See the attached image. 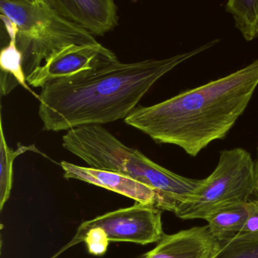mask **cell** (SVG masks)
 <instances>
[{
	"label": "cell",
	"mask_w": 258,
	"mask_h": 258,
	"mask_svg": "<svg viewBox=\"0 0 258 258\" xmlns=\"http://www.w3.org/2000/svg\"><path fill=\"white\" fill-rule=\"evenodd\" d=\"M258 232V199L250 201V212L248 220L239 234L257 233ZM238 234V235H239Z\"/></svg>",
	"instance_id": "cell-16"
},
{
	"label": "cell",
	"mask_w": 258,
	"mask_h": 258,
	"mask_svg": "<svg viewBox=\"0 0 258 258\" xmlns=\"http://www.w3.org/2000/svg\"><path fill=\"white\" fill-rule=\"evenodd\" d=\"M83 242H86L90 254L100 256L106 252L110 241L101 228L95 227L88 230L83 237Z\"/></svg>",
	"instance_id": "cell-15"
},
{
	"label": "cell",
	"mask_w": 258,
	"mask_h": 258,
	"mask_svg": "<svg viewBox=\"0 0 258 258\" xmlns=\"http://www.w3.org/2000/svg\"><path fill=\"white\" fill-rule=\"evenodd\" d=\"M95 227L101 228L110 242H132L142 245L159 242L165 235L162 227V210L135 203L131 207L108 212L83 222L61 252L83 242L88 230Z\"/></svg>",
	"instance_id": "cell-6"
},
{
	"label": "cell",
	"mask_w": 258,
	"mask_h": 258,
	"mask_svg": "<svg viewBox=\"0 0 258 258\" xmlns=\"http://www.w3.org/2000/svg\"><path fill=\"white\" fill-rule=\"evenodd\" d=\"M0 18L15 37L26 78L45 60L71 45L96 43L95 36L53 11L43 0H0Z\"/></svg>",
	"instance_id": "cell-4"
},
{
	"label": "cell",
	"mask_w": 258,
	"mask_h": 258,
	"mask_svg": "<svg viewBox=\"0 0 258 258\" xmlns=\"http://www.w3.org/2000/svg\"><path fill=\"white\" fill-rule=\"evenodd\" d=\"M220 247L221 242L206 225L165 235L154 249L141 258H212Z\"/></svg>",
	"instance_id": "cell-10"
},
{
	"label": "cell",
	"mask_w": 258,
	"mask_h": 258,
	"mask_svg": "<svg viewBox=\"0 0 258 258\" xmlns=\"http://www.w3.org/2000/svg\"><path fill=\"white\" fill-rule=\"evenodd\" d=\"M60 165L66 179L82 180L113 191L145 206H157L159 197L152 188L125 174L111 170L79 166L66 161H62Z\"/></svg>",
	"instance_id": "cell-9"
},
{
	"label": "cell",
	"mask_w": 258,
	"mask_h": 258,
	"mask_svg": "<svg viewBox=\"0 0 258 258\" xmlns=\"http://www.w3.org/2000/svg\"><path fill=\"white\" fill-rule=\"evenodd\" d=\"M258 86V60L230 75L149 107H137L124 120L158 144H173L196 156L227 136Z\"/></svg>",
	"instance_id": "cell-2"
},
{
	"label": "cell",
	"mask_w": 258,
	"mask_h": 258,
	"mask_svg": "<svg viewBox=\"0 0 258 258\" xmlns=\"http://www.w3.org/2000/svg\"><path fill=\"white\" fill-rule=\"evenodd\" d=\"M62 146L89 167L118 171L152 188L159 197L156 208L161 210L174 212L202 182L161 166L142 152L123 144L102 125L71 129L62 138Z\"/></svg>",
	"instance_id": "cell-3"
},
{
	"label": "cell",
	"mask_w": 258,
	"mask_h": 258,
	"mask_svg": "<svg viewBox=\"0 0 258 258\" xmlns=\"http://www.w3.org/2000/svg\"><path fill=\"white\" fill-rule=\"evenodd\" d=\"M212 258H258V232L222 241L219 251Z\"/></svg>",
	"instance_id": "cell-14"
},
{
	"label": "cell",
	"mask_w": 258,
	"mask_h": 258,
	"mask_svg": "<svg viewBox=\"0 0 258 258\" xmlns=\"http://www.w3.org/2000/svg\"><path fill=\"white\" fill-rule=\"evenodd\" d=\"M255 191V165L251 154L240 147L225 150L215 171L174 213L183 220H205L223 208L250 201Z\"/></svg>",
	"instance_id": "cell-5"
},
{
	"label": "cell",
	"mask_w": 258,
	"mask_h": 258,
	"mask_svg": "<svg viewBox=\"0 0 258 258\" xmlns=\"http://www.w3.org/2000/svg\"><path fill=\"white\" fill-rule=\"evenodd\" d=\"M257 154H258V148H257ZM256 169V180H257V192H258V159L257 165L255 167Z\"/></svg>",
	"instance_id": "cell-17"
},
{
	"label": "cell",
	"mask_w": 258,
	"mask_h": 258,
	"mask_svg": "<svg viewBox=\"0 0 258 258\" xmlns=\"http://www.w3.org/2000/svg\"><path fill=\"white\" fill-rule=\"evenodd\" d=\"M27 151L40 153L34 145L21 146L16 150L11 149L6 142L3 120L0 119V209L3 210L10 197L13 183V163L15 159Z\"/></svg>",
	"instance_id": "cell-13"
},
{
	"label": "cell",
	"mask_w": 258,
	"mask_h": 258,
	"mask_svg": "<svg viewBox=\"0 0 258 258\" xmlns=\"http://www.w3.org/2000/svg\"><path fill=\"white\" fill-rule=\"evenodd\" d=\"M58 15L93 36H104L118 24L115 0H43Z\"/></svg>",
	"instance_id": "cell-8"
},
{
	"label": "cell",
	"mask_w": 258,
	"mask_h": 258,
	"mask_svg": "<svg viewBox=\"0 0 258 258\" xmlns=\"http://www.w3.org/2000/svg\"><path fill=\"white\" fill-rule=\"evenodd\" d=\"M219 41L161 60L134 63L118 60L86 77L48 83L38 95L42 128L68 132L125 119L159 79Z\"/></svg>",
	"instance_id": "cell-1"
},
{
	"label": "cell",
	"mask_w": 258,
	"mask_h": 258,
	"mask_svg": "<svg viewBox=\"0 0 258 258\" xmlns=\"http://www.w3.org/2000/svg\"><path fill=\"white\" fill-rule=\"evenodd\" d=\"M0 67L2 71V95H8L18 85L33 93L27 85V78L23 68L22 54L17 46L15 37L9 38V43L2 49Z\"/></svg>",
	"instance_id": "cell-12"
},
{
	"label": "cell",
	"mask_w": 258,
	"mask_h": 258,
	"mask_svg": "<svg viewBox=\"0 0 258 258\" xmlns=\"http://www.w3.org/2000/svg\"><path fill=\"white\" fill-rule=\"evenodd\" d=\"M250 201L223 208L209 215L205 221L212 234L220 241L233 239L243 228L249 216Z\"/></svg>",
	"instance_id": "cell-11"
},
{
	"label": "cell",
	"mask_w": 258,
	"mask_h": 258,
	"mask_svg": "<svg viewBox=\"0 0 258 258\" xmlns=\"http://www.w3.org/2000/svg\"><path fill=\"white\" fill-rule=\"evenodd\" d=\"M116 54L96 43L71 45L53 54L27 77L30 86L43 88L60 80L86 77L118 61Z\"/></svg>",
	"instance_id": "cell-7"
}]
</instances>
